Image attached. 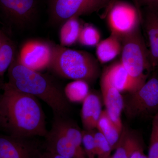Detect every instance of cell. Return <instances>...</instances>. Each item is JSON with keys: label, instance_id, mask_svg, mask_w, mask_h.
Here are the masks:
<instances>
[{"label": "cell", "instance_id": "obj_1", "mask_svg": "<svg viewBox=\"0 0 158 158\" xmlns=\"http://www.w3.org/2000/svg\"><path fill=\"white\" fill-rule=\"evenodd\" d=\"M2 89L0 130L16 138H44L48 131L38 98L15 89L7 82H3Z\"/></svg>", "mask_w": 158, "mask_h": 158}, {"label": "cell", "instance_id": "obj_2", "mask_svg": "<svg viewBox=\"0 0 158 158\" xmlns=\"http://www.w3.org/2000/svg\"><path fill=\"white\" fill-rule=\"evenodd\" d=\"M17 56L8 69L7 83L15 89L44 102L52 109L53 116H67L71 106L64 88L52 76L22 65Z\"/></svg>", "mask_w": 158, "mask_h": 158}, {"label": "cell", "instance_id": "obj_3", "mask_svg": "<svg viewBox=\"0 0 158 158\" xmlns=\"http://www.w3.org/2000/svg\"><path fill=\"white\" fill-rule=\"evenodd\" d=\"M49 69L63 78L88 84L96 81L100 73L98 60L92 54L57 44H55Z\"/></svg>", "mask_w": 158, "mask_h": 158}, {"label": "cell", "instance_id": "obj_4", "mask_svg": "<svg viewBox=\"0 0 158 158\" xmlns=\"http://www.w3.org/2000/svg\"><path fill=\"white\" fill-rule=\"evenodd\" d=\"M120 62L130 76L140 87L152 70L146 43L140 27L121 38Z\"/></svg>", "mask_w": 158, "mask_h": 158}, {"label": "cell", "instance_id": "obj_5", "mask_svg": "<svg viewBox=\"0 0 158 158\" xmlns=\"http://www.w3.org/2000/svg\"><path fill=\"white\" fill-rule=\"evenodd\" d=\"M39 0H0V23L8 32L27 28L34 22Z\"/></svg>", "mask_w": 158, "mask_h": 158}, {"label": "cell", "instance_id": "obj_6", "mask_svg": "<svg viewBox=\"0 0 158 158\" xmlns=\"http://www.w3.org/2000/svg\"><path fill=\"white\" fill-rule=\"evenodd\" d=\"M126 115L128 118L145 117L158 112V77L147 80L140 88L123 99Z\"/></svg>", "mask_w": 158, "mask_h": 158}, {"label": "cell", "instance_id": "obj_7", "mask_svg": "<svg viewBox=\"0 0 158 158\" xmlns=\"http://www.w3.org/2000/svg\"><path fill=\"white\" fill-rule=\"evenodd\" d=\"M55 44L37 38L27 40L18 51L17 59L22 65L34 70L40 72L49 69Z\"/></svg>", "mask_w": 158, "mask_h": 158}, {"label": "cell", "instance_id": "obj_8", "mask_svg": "<svg viewBox=\"0 0 158 158\" xmlns=\"http://www.w3.org/2000/svg\"><path fill=\"white\" fill-rule=\"evenodd\" d=\"M106 15L111 34L120 39L140 27L142 23V15L135 6L124 2H115Z\"/></svg>", "mask_w": 158, "mask_h": 158}, {"label": "cell", "instance_id": "obj_9", "mask_svg": "<svg viewBox=\"0 0 158 158\" xmlns=\"http://www.w3.org/2000/svg\"><path fill=\"white\" fill-rule=\"evenodd\" d=\"M34 138L0 134V158H41L43 145Z\"/></svg>", "mask_w": 158, "mask_h": 158}, {"label": "cell", "instance_id": "obj_10", "mask_svg": "<svg viewBox=\"0 0 158 158\" xmlns=\"http://www.w3.org/2000/svg\"><path fill=\"white\" fill-rule=\"evenodd\" d=\"M49 17L55 26L62 25L71 18L98 11L87 0H48Z\"/></svg>", "mask_w": 158, "mask_h": 158}, {"label": "cell", "instance_id": "obj_11", "mask_svg": "<svg viewBox=\"0 0 158 158\" xmlns=\"http://www.w3.org/2000/svg\"><path fill=\"white\" fill-rule=\"evenodd\" d=\"M44 150L68 158H86L84 148H80L65 134L52 124L44 137Z\"/></svg>", "mask_w": 158, "mask_h": 158}, {"label": "cell", "instance_id": "obj_12", "mask_svg": "<svg viewBox=\"0 0 158 158\" xmlns=\"http://www.w3.org/2000/svg\"><path fill=\"white\" fill-rule=\"evenodd\" d=\"M100 87L108 116L119 130L122 131L121 116L124 101L121 92L112 85L104 72L101 78Z\"/></svg>", "mask_w": 158, "mask_h": 158}, {"label": "cell", "instance_id": "obj_13", "mask_svg": "<svg viewBox=\"0 0 158 158\" xmlns=\"http://www.w3.org/2000/svg\"><path fill=\"white\" fill-rule=\"evenodd\" d=\"M145 35L148 43L150 61L152 69L158 65V11L148 8V11L142 19Z\"/></svg>", "mask_w": 158, "mask_h": 158}, {"label": "cell", "instance_id": "obj_14", "mask_svg": "<svg viewBox=\"0 0 158 158\" xmlns=\"http://www.w3.org/2000/svg\"><path fill=\"white\" fill-rule=\"evenodd\" d=\"M103 72L112 85L119 92L131 93L141 87L130 76L120 61L113 63Z\"/></svg>", "mask_w": 158, "mask_h": 158}, {"label": "cell", "instance_id": "obj_15", "mask_svg": "<svg viewBox=\"0 0 158 158\" xmlns=\"http://www.w3.org/2000/svg\"><path fill=\"white\" fill-rule=\"evenodd\" d=\"M102 111L99 97L96 94L89 92L82 102L81 119L84 130L93 131L96 128Z\"/></svg>", "mask_w": 158, "mask_h": 158}, {"label": "cell", "instance_id": "obj_16", "mask_svg": "<svg viewBox=\"0 0 158 158\" xmlns=\"http://www.w3.org/2000/svg\"><path fill=\"white\" fill-rule=\"evenodd\" d=\"M96 47L97 60L101 64H105L112 61L121 54V39L111 34L108 38L101 40Z\"/></svg>", "mask_w": 158, "mask_h": 158}, {"label": "cell", "instance_id": "obj_17", "mask_svg": "<svg viewBox=\"0 0 158 158\" xmlns=\"http://www.w3.org/2000/svg\"><path fill=\"white\" fill-rule=\"evenodd\" d=\"M142 145L136 134L126 127H123L120 140L111 158H130L134 151Z\"/></svg>", "mask_w": 158, "mask_h": 158}, {"label": "cell", "instance_id": "obj_18", "mask_svg": "<svg viewBox=\"0 0 158 158\" xmlns=\"http://www.w3.org/2000/svg\"><path fill=\"white\" fill-rule=\"evenodd\" d=\"M78 17L71 18L61 25L59 34L60 45L68 47L78 41L82 27Z\"/></svg>", "mask_w": 158, "mask_h": 158}, {"label": "cell", "instance_id": "obj_19", "mask_svg": "<svg viewBox=\"0 0 158 158\" xmlns=\"http://www.w3.org/2000/svg\"><path fill=\"white\" fill-rule=\"evenodd\" d=\"M96 128L107 140L112 150L116 149L120 140L122 131L111 120L106 110L102 111Z\"/></svg>", "mask_w": 158, "mask_h": 158}, {"label": "cell", "instance_id": "obj_20", "mask_svg": "<svg viewBox=\"0 0 158 158\" xmlns=\"http://www.w3.org/2000/svg\"><path fill=\"white\" fill-rule=\"evenodd\" d=\"M88 84L85 81L77 80L66 85L64 91L69 102H83L89 93Z\"/></svg>", "mask_w": 158, "mask_h": 158}, {"label": "cell", "instance_id": "obj_21", "mask_svg": "<svg viewBox=\"0 0 158 158\" xmlns=\"http://www.w3.org/2000/svg\"><path fill=\"white\" fill-rule=\"evenodd\" d=\"M18 53L14 42L9 38L0 52V78L2 77L13 62Z\"/></svg>", "mask_w": 158, "mask_h": 158}, {"label": "cell", "instance_id": "obj_22", "mask_svg": "<svg viewBox=\"0 0 158 158\" xmlns=\"http://www.w3.org/2000/svg\"><path fill=\"white\" fill-rule=\"evenodd\" d=\"M101 41V34L98 29L91 24L82 26L78 42L83 46L96 47Z\"/></svg>", "mask_w": 158, "mask_h": 158}, {"label": "cell", "instance_id": "obj_23", "mask_svg": "<svg viewBox=\"0 0 158 158\" xmlns=\"http://www.w3.org/2000/svg\"><path fill=\"white\" fill-rule=\"evenodd\" d=\"M96 150V158H110L113 150L104 136L100 132L94 131Z\"/></svg>", "mask_w": 158, "mask_h": 158}, {"label": "cell", "instance_id": "obj_24", "mask_svg": "<svg viewBox=\"0 0 158 158\" xmlns=\"http://www.w3.org/2000/svg\"><path fill=\"white\" fill-rule=\"evenodd\" d=\"M94 131H82V145L86 158H96Z\"/></svg>", "mask_w": 158, "mask_h": 158}, {"label": "cell", "instance_id": "obj_25", "mask_svg": "<svg viewBox=\"0 0 158 158\" xmlns=\"http://www.w3.org/2000/svg\"><path fill=\"white\" fill-rule=\"evenodd\" d=\"M148 158H158V135L152 128Z\"/></svg>", "mask_w": 158, "mask_h": 158}, {"label": "cell", "instance_id": "obj_26", "mask_svg": "<svg viewBox=\"0 0 158 158\" xmlns=\"http://www.w3.org/2000/svg\"><path fill=\"white\" fill-rule=\"evenodd\" d=\"M135 6L139 11V13L141 14L140 8L142 6H146L148 8L158 10V0H133ZM116 2V0H111L110 3V6H112Z\"/></svg>", "mask_w": 158, "mask_h": 158}, {"label": "cell", "instance_id": "obj_27", "mask_svg": "<svg viewBox=\"0 0 158 158\" xmlns=\"http://www.w3.org/2000/svg\"><path fill=\"white\" fill-rule=\"evenodd\" d=\"M90 4L94 6L97 10H100L104 8H107L111 0H87Z\"/></svg>", "mask_w": 158, "mask_h": 158}, {"label": "cell", "instance_id": "obj_28", "mask_svg": "<svg viewBox=\"0 0 158 158\" xmlns=\"http://www.w3.org/2000/svg\"><path fill=\"white\" fill-rule=\"evenodd\" d=\"M130 158H148L147 156L144 154L142 145L134 151Z\"/></svg>", "mask_w": 158, "mask_h": 158}, {"label": "cell", "instance_id": "obj_29", "mask_svg": "<svg viewBox=\"0 0 158 158\" xmlns=\"http://www.w3.org/2000/svg\"><path fill=\"white\" fill-rule=\"evenodd\" d=\"M10 38L9 35L2 29H0V52L5 43Z\"/></svg>", "mask_w": 158, "mask_h": 158}, {"label": "cell", "instance_id": "obj_30", "mask_svg": "<svg viewBox=\"0 0 158 158\" xmlns=\"http://www.w3.org/2000/svg\"><path fill=\"white\" fill-rule=\"evenodd\" d=\"M41 158H68L44 150L43 152Z\"/></svg>", "mask_w": 158, "mask_h": 158}, {"label": "cell", "instance_id": "obj_31", "mask_svg": "<svg viewBox=\"0 0 158 158\" xmlns=\"http://www.w3.org/2000/svg\"><path fill=\"white\" fill-rule=\"evenodd\" d=\"M152 128L155 130L158 135V112L155 116L153 122Z\"/></svg>", "mask_w": 158, "mask_h": 158}, {"label": "cell", "instance_id": "obj_32", "mask_svg": "<svg viewBox=\"0 0 158 158\" xmlns=\"http://www.w3.org/2000/svg\"><path fill=\"white\" fill-rule=\"evenodd\" d=\"M4 82L2 78H0V120H1V104L2 101V85Z\"/></svg>", "mask_w": 158, "mask_h": 158}, {"label": "cell", "instance_id": "obj_33", "mask_svg": "<svg viewBox=\"0 0 158 158\" xmlns=\"http://www.w3.org/2000/svg\"><path fill=\"white\" fill-rule=\"evenodd\" d=\"M110 158H111V157H110Z\"/></svg>", "mask_w": 158, "mask_h": 158}]
</instances>
